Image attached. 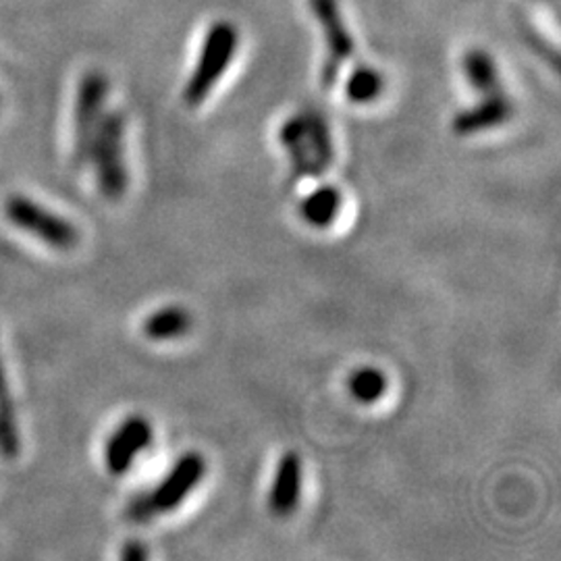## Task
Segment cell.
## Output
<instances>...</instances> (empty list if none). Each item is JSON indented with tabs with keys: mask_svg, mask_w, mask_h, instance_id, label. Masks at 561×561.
<instances>
[{
	"mask_svg": "<svg viewBox=\"0 0 561 561\" xmlns=\"http://www.w3.org/2000/svg\"><path fill=\"white\" fill-rule=\"evenodd\" d=\"M204 477H206L204 456L198 451L183 454L167 472V477L150 493H140L129 502L125 510L127 520L144 524L162 514H171L201 486Z\"/></svg>",
	"mask_w": 561,
	"mask_h": 561,
	"instance_id": "obj_1",
	"label": "cell"
},
{
	"mask_svg": "<svg viewBox=\"0 0 561 561\" xmlns=\"http://www.w3.org/2000/svg\"><path fill=\"white\" fill-rule=\"evenodd\" d=\"M240 46V30L231 21H215L202 42L201 57L185 83L183 99L190 106H201L217 88L225 71L236 59Z\"/></svg>",
	"mask_w": 561,
	"mask_h": 561,
	"instance_id": "obj_2",
	"label": "cell"
},
{
	"mask_svg": "<svg viewBox=\"0 0 561 561\" xmlns=\"http://www.w3.org/2000/svg\"><path fill=\"white\" fill-rule=\"evenodd\" d=\"M123 136H125V117L119 111L104 113L90 148V159H88V162L92 161L94 164L102 196L111 202L123 198L129 181L127 167H125Z\"/></svg>",
	"mask_w": 561,
	"mask_h": 561,
	"instance_id": "obj_3",
	"label": "cell"
},
{
	"mask_svg": "<svg viewBox=\"0 0 561 561\" xmlns=\"http://www.w3.org/2000/svg\"><path fill=\"white\" fill-rule=\"evenodd\" d=\"M4 217L20 227L21 231L38 238L55 250H73L80 241V233L73 222L57 217L53 210L25 196H9L4 202Z\"/></svg>",
	"mask_w": 561,
	"mask_h": 561,
	"instance_id": "obj_4",
	"label": "cell"
},
{
	"mask_svg": "<svg viewBox=\"0 0 561 561\" xmlns=\"http://www.w3.org/2000/svg\"><path fill=\"white\" fill-rule=\"evenodd\" d=\"M314 20L321 25L327 44V57L322 62L321 83L324 90H333L340 80L341 67L354 57L356 42L347 30L337 0H308Z\"/></svg>",
	"mask_w": 561,
	"mask_h": 561,
	"instance_id": "obj_5",
	"label": "cell"
},
{
	"mask_svg": "<svg viewBox=\"0 0 561 561\" xmlns=\"http://www.w3.org/2000/svg\"><path fill=\"white\" fill-rule=\"evenodd\" d=\"M108 96V80L102 71H88L81 78L73 113V162L83 167L90 159V148L104 115Z\"/></svg>",
	"mask_w": 561,
	"mask_h": 561,
	"instance_id": "obj_6",
	"label": "cell"
},
{
	"mask_svg": "<svg viewBox=\"0 0 561 561\" xmlns=\"http://www.w3.org/2000/svg\"><path fill=\"white\" fill-rule=\"evenodd\" d=\"M152 439H154L152 424L144 416H131L121 422L104 447L106 470L115 477L129 472L141 451H146L152 445Z\"/></svg>",
	"mask_w": 561,
	"mask_h": 561,
	"instance_id": "obj_7",
	"label": "cell"
},
{
	"mask_svg": "<svg viewBox=\"0 0 561 561\" xmlns=\"http://www.w3.org/2000/svg\"><path fill=\"white\" fill-rule=\"evenodd\" d=\"M514 101L507 96V92L482 96L474 106L463 108L454 117L451 129L460 138H470L510 123L514 117Z\"/></svg>",
	"mask_w": 561,
	"mask_h": 561,
	"instance_id": "obj_8",
	"label": "cell"
},
{
	"mask_svg": "<svg viewBox=\"0 0 561 561\" xmlns=\"http://www.w3.org/2000/svg\"><path fill=\"white\" fill-rule=\"evenodd\" d=\"M304 486V463L300 454L287 451L280 456L268 493V510L277 518H289L301 500Z\"/></svg>",
	"mask_w": 561,
	"mask_h": 561,
	"instance_id": "obj_9",
	"label": "cell"
},
{
	"mask_svg": "<svg viewBox=\"0 0 561 561\" xmlns=\"http://www.w3.org/2000/svg\"><path fill=\"white\" fill-rule=\"evenodd\" d=\"M301 144L308 162V173L322 175L333 164V140L329 123L319 111H304Z\"/></svg>",
	"mask_w": 561,
	"mask_h": 561,
	"instance_id": "obj_10",
	"label": "cell"
},
{
	"mask_svg": "<svg viewBox=\"0 0 561 561\" xmlns=\"http://www.w3.org/2000/svg\"><path fill=\"white\" fill-rule=\"evenodd\" d=\"M461 69L472 90H477L481 96H493V94L505 92L500 67L486 50L482 48L468 50L461 59Z\"/></svg>",
	"mask_w": 561,
	"mask_h": 561,
	"instance_id": "obj_11",
	"label": "cell"
},
{
	"mask_svg": "<svg viewBox=\"0 0 561 561\" xmlns=\"http://www.w3.org/2000/svg\"><path fill=\"white\" fill-rule=\"evenodd\" d=\"M343 196L335 185H321L301 201V219L314 229H327L340 217Z\"/></svg>",
	"mask_w": 561,
	"mask_h": 561,
	"instance_id": "obj_12",
	"label": "cell"
},
{
	"mask_svg": "<svg viewBox=\"0 0 561 561\" xmlns=\"http://www.w3.org/2000/svg\"><path fill=\"white\" fill-rule=\"evenodd\" d=\"M141 331L152 341L180 340L192 331V317L181 306H167L150 314L141 324Z\"/></svg>",
	"mask_w": 561,
	"mask_h": 561,
	"instance_id": "obj_13",
	"label": "cell"
},
{
	"mask_svg": "<svg viewBox=\"0 0 561 561\" xmlns=\"http://www.w3.org/2000/svg\"><path fill=\"white\" fill-rule=\"evenodd\" d=\"M0 451L7 458H15L20 454V433H18V419L15 405L11 400L7 373L0 360Z\"/></svg>",
	"mask_w": 561,
	"mask_h": 561,
	"instance_id": "obj_14",
	"label": "cell"
},
{
	"mask_svg": "<svg viewBox=\"0 0 561 561\" xmlns=\"http://www.w3.org/2000/svg\"><path fill=\"white\" fill-rule=\"evenodd\" d=\"M345 99L354 104H370L381 99L385 78L381 71L368 65H358L345 80Z\"/></svg>",
	"mask_w": 561,
	"mask_h": 561,
	"instance_id": "obj_15",
	"label": "cell"
},
{
	"mask_svg": "<svg viewBox=\"0 0 561 561\" xmlns=\"http://www.w3.org/2000/svg\"><path fill=\"white\" fill-rule=\"evenodd\" d=\"M347 389H350L354 400L368 405V403L381 400L382 396L387 393V389H389V381H387V375L382 373L381 368L362 366L350 375Z\"/></svg>",
	"mask_w": 561,
	"mask_h": 561,
	"instance_id": "obj_16",
	"label": "cell"
},
{
	"mask_svg": "<svg viewBox=\"0 0 561 561\" xmlns=\"http://www.w3.org/2000/svg\"><path fill=\"white\" fill-rule=\"evenodd\" d=\"M121 558L129 561L146 560V558H148V549L138 541L127 542V545L123 547V551H121Z\"/></svg>",
	"mask_w": 561,
	"mask_h": 561,
	"instance_id": "obj_17",
	"label": "cell"
},
{
	"mask_svg": "<svg viewBox=\"0 0 561 561\" xmlns=\"http://www.w3.org/2000/svg\"><path fill=\"white\" fill-rule=\"evenodd\" d=\"M533 2H553V0H533Z\"/></svg>",
	"mask_w": 561,
	"mask_h": 561,
	"instance_id": "obj_18",
	"label": "cell"
}]
</instances>
